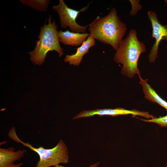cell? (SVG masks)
Masks as SVG:
<instances>
[{
  "mask_svg": "<svg viewBox=\"0 0 167 167\" xmlns=\"http://www.w3.org/2000/svg\"><path fill=\"white\" fill-rule=\"evenodd\" d=\"M129 114L133 116H139L149 119L156 117L150 114L148 112L140 111L135 109L128 110L122 108H118L115 109H97L93 110H84L77 114L73 119H75L80 118L89 117L95 115L116 116Z\"/></svg>",
  "mask_w": 167,
  "mask_h": 167,
  "instance_id": "obj_6",
  "label": "cell"
},
{
  "mask_svg": "<svg viewBox=\"0 0 167 167\" xmlns=\"http://www.w3.org/2000/svg\"><path fill=\"white\" fill-rule=\"evenodd\" d=\"M96 45L95 39L90 35L80 46L77 49L76 53L65 56L64 61L71 65L79 66L80 64L83 56L89 52L90 48Z\"/></svg>",
  "mask_w": 167,
  "mask_h": 167,
  "instance_id": "obj_9",
  "label": "cell"
},
{
  "mask_svg": "<svg viewBox=\"0 0 167 167\" xmlns=\"http://www.w3.org/2000/svg\"><path fill=\"white\" fill-rule=\"evenodd\" d=\"M21 3L35 10L46 12L48 9L50 0H20Z\"/></svg>",
  "mask_w": 167,
  "mask_h": 167,
  "instance_id": "obj_12",
  "label": "cell"
},
{
  "mask_svg": "<svg viewBox=\"0 0 167 167\" xmlns=\"http://www.w3.org/2000/svg\"><path fill=\"white\" fill-rule=\"evenodd\" d=\"M142 121L154 123L158 124L162 127H167V115L165 116L155 117L153 118L145 119L142 118H139Z\"/></svg>",
  "mask_w": 167,
  "mask_h": 167,
  "instance_id": "obj_13",
  "label": "cell"
},
{
  "mask_svg": "<svg viewBox=\"0 0 167 167\" xmlns=\"http://www.w3.org/2000/svg\"><path fill=\"white\" fill-rule=\"evenodd\" d=\"M57 26L54 19L49 15L40 29L38 40L34 49L28 53L32 63L35 65H41L45 61L46 54L49 51L57 52L60 57L64 54L63 49L60 44Z\"/></svg>",
  "mask_w": 167,
  "mask_h": 167,
  "instance_id": "obj_3",
  "label": "cell"
},
{
  "mask_svg": "<svg viewBox=\"0 0 167 167\" xmlns=\"http://www.w3.org/2000/svg\"><path fill=\"white\" fill-rule=\"evenodd\" d=\"M165 1L166 3V4H167V0H165Z\"/></svg>",
  "mask_w": 167,
  "mask_h": 167,
  "instance_id": "obj_16",
  "label": "cell"
},
{
  "mask_svg": "<svg viewBox=\"0 0 167 167\" xmlns=\"http://www.w3.org/2000/svg\"><path fill=\"white\" fill-rule=\"evenodd\" d=\"M89 5L77 11L69 7L64 0H59L58 4L53 6L52 9L58 15L61 28H65L68 27L72 32L84 33L89 24L86 26L80 25L76 22V19L80 13L87 10Z\"/></svg>",
  "mask_w": 167,
  "mask_h": 167,
  "instance_id": "obj_5",
  "label": "cell"
},
{
  "mask_svg": "<svg viewBox=\"0 0 167 167\" xmlns=\"http://www.w3.org/2000/svg\"><path fill=\"white\" fill-rule=\"evenodd\" d=\"M27 150L15 151L11 147L7 148H0V167H20L23 163L15 164L14 162L24 157Z\"/></svg>",
  "mask_w": 167,
  "mask_h": 167,
  "instance_id": "obj_8",
  "label": "cell"
},
{
  "mask_svg": "<svg viewBox=\"0 0 167 167\" xmlns=\"http://www.w3.org/2000/svg\"><path fill=\"white\" fill-rule=\"evenodd\" d=\"M165 167H167V163Z\"/></svg>",
  "mask_w": 167,
  "mask_h": 167,
  "instance_id": "obj_17",
  "label": "cell"
},
{
  "mask_svg": "<svg viewBox=\"0 0 167 167\" xmlns=\"http://www.w3.org/2000/svg\"><path fill=\"white\" fill-rule=\"evenodd\" d=\"M100 162H97L96 163L94 164L90 165L89 167H97L99 164ZM55 167H64L63 166L60 165H57L55 166Z\"/></svg>",
  "mask_w": 167,
  "mask_h": 167,
  "instance_id": "obj_15",
  "label": "cell"
},
{
  "mask_svg": "<svg viewBox=\"0 0 167 167\" xmlns=\"http://www.w3.org/2000/svg\"><path fill=\"white\" fill-rule=\"evenodd\" d=\"M127 29L114 8H112L105 16H97L88 27L90 35L95 39L109 44L116 51L120 45Z\"/></svg>",
  "mask_w": 167,
  "mask_h": 167,
  "instance_id": "obj_1",
  "label": "cell"
},
{
  "mask_svg": "<svg viewBox=\"0 0 167 167\" xmlns=\"http://www.w3.org/2000/svg\"><path fill=\"white\" fill-rule=\"evenodd\" d=\"M147 14L152 25V36L155 39V42L148 57L149 62L154 63L158 58V50L160 41L162 40H167V25H163L159 22L155 12L149 11Z\"/></svg>",
  "mask_w": 167,
  "mask_h": 167,
  "instance_id": "obj_7",
  "label": "cell"
},
{
  "mask_svg": "<svg viewBox=\"0 0 167 167\" xmlns=\"http://www.w3.org/2000/svg\"><path fill=\"white\" fill-rule=\"evenodd\" d=\"M139 84L143 88V91L146 99L150 101L156 103L167 110V102L158 95L150 85L148 83L147 79H143L140 75L139 76Z\"/></svg>",
  "mask_w": 167,
  "mask_h": 167,
  "instance_id": "obj_11",
  "label": "cell"
},
{
  "mask_svg": "<svg viewBox=\"0 0 167 167\" xmlns=\"http://www.w3.org/2000/svg\"><path fill=\"white\" fill-rule=\"evenodd\" d=\"M90 34L74 32L68 30L58 32V37L60 42L64 45L72 46L81 45L87 39Z\"/></svg>",
  "mask_w": 167,
  "mask_h": 167,
  "instance_id": "obj_10",
  "label": "cell"
},
{
  "mask_svg": "<svg viewBox=\"0 0 167 167\" xmlns=\"http://www.w3.org/2000/svg\"><path fill=\"white\" fill-rule=\"evenodd\" d=\"M146 51L145 45L138 40L136 31L132 29L122 41L113 59L115 62L122 65L121 73L131 78L136 75H140L138 67V62L141 54Z\"/></svg>",
  "mask_w": 167,
  "mask_h": 167,
  "instance_id": "obj_2",
  "label": "cell"
},
{
  "mask_svg": "<svg viewBox=\"0 0 167 167\" xmlns=\"http://www.w3.org/2000/svg\"><path fill=\"white\" fill-rule=\"evenodd\" d=\"M132 6V9L130 14L131 16L135 15L138 10L141 9V5L140 4L139 2V0H130Z\"/></svg>",
  "mask_w": 167,
  "mask_h": 167,
  "instance_id": "obj_14",
  "label": "cell"
},
{
  "mask_svg": "<svg viewBox=\"0 0 167 167\" xmlns=\"http://www.w3.org/2000/svg\"><path fill=\"white\" fill-rule=\"evenodd\" d=\"M8 135L14 141L20 143L36 153L39 159L36 167H50L59 165L60 163L67 164L69 157L68 151L65 143L60 139L58 144L51 148H45L42 146L36 148L29 143L22 141L17 135L14 127L10 130Z\"/></svg>",
  "mask_w": 167,
  "mask_h": 167,
  "instance_id": "obj_4",
  "label": "cell"
}]
</instances>
